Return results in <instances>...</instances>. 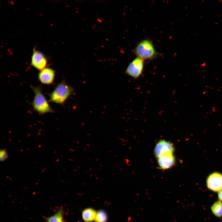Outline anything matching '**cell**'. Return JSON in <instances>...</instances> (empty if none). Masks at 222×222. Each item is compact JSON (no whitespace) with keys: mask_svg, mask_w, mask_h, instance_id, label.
Segmentation results:
<instances>
[{"mask_svg":"<svg viewBox=\"0 0 222 222\" xmlns=\"http://www.w3.org/2000/svg\"><path fill=\"white\" fill-rule=\"evenodd\" d=\"M31 88L35 94L31 103L33 110L39 115L54 113V110L50 106L43 93L42 87L31 85Z\"/></svg>","mask_w":222,"mask_h":222,"instance_id":"obj_1","label":"cell"},{"mask_svg":"<svg viewBox=\"0 0 222 222\" xmlns=\"http://www.w3.org/2000/svg\"><path fill=\"white\" fill-rule=\"evenodd\" d=\"M132 51L137 57L144 60L153 59L159 55L155 49L152 42L148 39L141 41Z\"/></svg>","mask_w":222,"mask_h":222,"instance_id":"obj_2","label":"cell"},{"mask_svg":"<svg viewBox=\"0 0 222 222\" xmlns=\"http://www.w3.org/2000/svg\"><path fill=\"white\" fill-rule=\"evenodd\" d=\"M74 92L73 87L68 85L64 79L49 94V101L62 105Z\"/></svg>","mask_w":222,"mask_h":222,"instance_id":"obj_3","label":"cell"},{"mask_svg":"<svg viewBox=\"0 0 222 222\" xmlns=\"http://www.w3.org/2000/svg\"><path fill=\"white\" fill-rule=\"evenodd\" d=\"M144 60L137 57L129 65L125 72L128 76L134 79L138 78L142 74L144 66Z\"/></svg>","mask_w":222,"mask_h":222,"instance_id":"obj_4","label":"cell"},{"mask_svg":"<svg viewBox=\"0 0 222 222\" xmlns=\"http://www.w3.org/2000/svg\"><path fill=\"white\" fill-rule=\"evenodd\" d=\"M47 63V57L42 52L36 49V47H34L31 56V65L37 69L41 71L46 67Z\"/></svg>","mask_w":222,"mask_h":222,"instance_id":"obj_5","label":"cell"},{"mask_svg":"<svg viewBox=\"0 0 222 222\" xmlns=\"http://www.w3.org/2000/svg\"><path fill=\"white\" fill-rule=\"evenodd\" d=\"M175 148L173 144L164 140L159 141L156 144L154 150L155 157H158L164 154H173Z\"/></svg>","mask_w":222,"mask_h":222,"instance_id":"obj_6","label":"cell"},{"mask_svg":"<svg viewBox=\"0 0 222 222\" xmlns=\"http://www.w3.org/2000/svg\"><path fill=\"white\" fill-rule=\"evenodd\" d=\"M207 187L215 192H219L222 189V174L217 172L211 174L207 180Z\"/></svg>","mask_w":222,"mask_h":222,"instance_id":"obj_7","label":"cell"},{"mask_svg":"<svg viewBox=\"0 0 222 222\" xmlns=\"http://www.w3.org/2000/svg\"><path fill=\"white\" fill-rule=\"evenodd\" d=\"M55 76V72L52 68L46 67L40 71L38 79L42 84L50 85L53 83Z\"/></svg>","mask_w":222,"mask_h":222,"instance_id":"obj_8","label":"cell"},{"mask_svg":"<svg viewBox=\"0 0 222 222\" xmlns=\"http://www.w3.org/2000/svg\"><path fill=\"white\" fill-rule=\"evenodd\" d=\"M158 165L162 169L166 170L172 167L175 164V158L173 154L161 155L157 158Z\"/></svg>","mask_w":222,"mask_h":222,"instance_id":"obj_9","label":"cell"},{"mask_svg":"<svg viewBox=\"0 0 222 222\" xmlns=\"http://www.w3.org/2000/svg\"><path fill=\"white\" fill-rule=\"evenodd\" d=\"M97 212L92 208H87L84 209L82 213V217L85 222H92L94 220Z\"/></svg>","mask_w":222,"mask_h":222,"instance_id":"obj_10","label":"cell"},{"mask_svg":"<svg viewBox=\"0 0 222 222\" xmlns=\"http://www.w3.org/2000/svg\"><path fill=\"white\" fill-rule=\"evenodd\" d=\"M64 214L63 209L60 208L53 215L45 219L46 222H64Z\"/></svg>","mask_w":222,"mask_h":222,"instance_id":"obj_11","label":"cell"},{"mask_svg":"<svg viewBox=\"0 0 222 222\" xmlns=\"http://www.w3.org/2000/svg\"><path fill=\"white\" fill-rule=\"evenodd\" d=\"M211 209L213 214L216 217H222V202L220 200L215 202L212 205Z\"/></svg>","mask_w":222,"mask_h":222,"instance_id":"obj_12","label":"cell"},{"mask_svg":"<svg viewBox=\"0 0 222 222\" xmlns=\"http://www.w3.org/2000/svg\"><path fill=\"white\" fill-rule=\"evenodd\" d=\"M108 216L104 210H101L97 212L94 221L95 222H107Z\"/></svg>","mask_w":222,"mask_h":222,"instance_id":"obj_13","label":"cell"},{"mask_svg":"<svg viewBox=\"0 0 222 222\" xmlns=\"http://www.w3.org/2000/svg\"><path fill=\"white\" fill-rule=\"evenodd\" d=\"M8 157V153L5 149H2L0 152V158L1 161H4L7 159Z\"/></svg>","mask_w":222,"mask_h":222,"instance_id":"obj_14","label":"cell"},{"mask_svg":"<svg viewBox=\"0 0 222 222\" xmlns=\"http://www.w3.org/2000/svg\"><path fill=\"white\" fill-rule=\"evenodd\" d=\"M218 197L219 200L222 202V189L218 192Z\"/></svg>","mask_w":222,"mask_h":222,"instance_id":"obj_15","label":"cell"}]
</instances>
